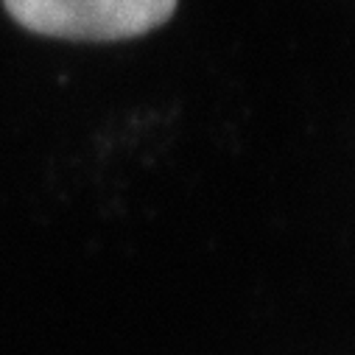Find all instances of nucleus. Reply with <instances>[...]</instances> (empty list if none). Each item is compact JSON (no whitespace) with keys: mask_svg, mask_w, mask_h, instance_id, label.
I'll return each mask as SVG.
<instances>
[{"mask_svg":"<svg viewBox=\"0 0 355 355\" xmlns=\"http://www.w3.org/2000/svg\"><path fill=\"white\" fill-rule=\"evenodd\" d=\"M28 31L56 40L115 42L159 28L176 0H3Z\"/></svg>","mask_w":355,"mask_h":355,"instance_id":"f257e3e1","label":"nucleus"}]
</instances>
